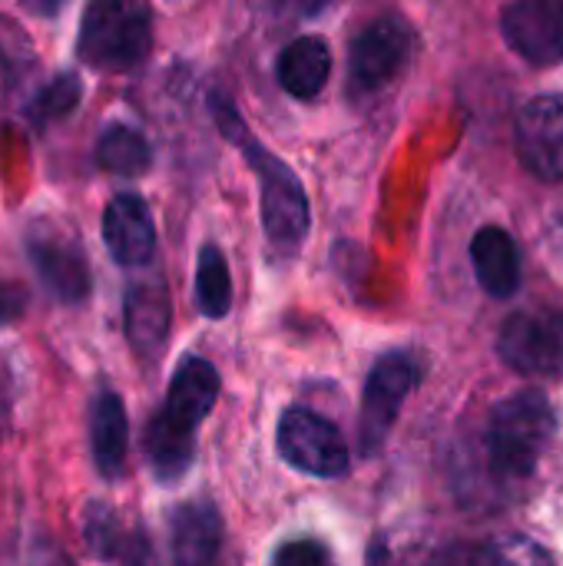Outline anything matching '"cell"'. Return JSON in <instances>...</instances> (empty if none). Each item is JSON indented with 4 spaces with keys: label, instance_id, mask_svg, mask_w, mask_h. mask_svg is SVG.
<instances>
[{
    "label": "cell",
    "instance_id": "cell-1",
    "mask_svg": "<svg viewBox=\"0 0 563 566\" xmlns=\"http://www.w3.org/2000/svg\"><path fill=\"white\" fill-rule=\"evenodd\" d=\"M209 106H212V116H216V126L222 129V136L242 153V159L249 163V169L259 179L262 232H265L269 255L275 262L295 259L312 229V212H309V196L302 189V179L295 176V169L285 159H279L272 149H265L249 133L246 119L236 113V106L226 93H212Z\"/></svg>",
    "mask_w": 563,
    "mask_h": 566
},
{
    "label": "cell",
    "instance_id": "cell-2",
    "mask_svg": "<svg viewBox=\"0 0 563 566\" xmlns=\"http://www.w3.org/2000/svg\"><path fill=\"white\" fill-rule=\"evenodd\" d=\"M222 378L212 361L199 355H186L166 388V405L156 411V418L146 428L143 448L146 461L163 484H176L192 458H196V434L199 424L212 415L219 401Z\"/></svg>",
    "mask_w": 563,
    "mask_h": 566
},
{
    "label": "cell",
    "instance_id": "cell-3",
    "mask_svg": "<svg viewBox=\"0 0 563 566\" xmlns=\"http://www.w3.org/2000/svg\"><path fill=\"white\" fill-rule=\"evenodd\" d=\"M557 434V411L541 391H518L494 405L484 424V458L498 481H528Z\"/></svg>",
    "mask_w": 563,
    "mask_h": 566
},
{
    "label": "cell",
    "instance_id": "cell-4",
    "mask_svg": "<svg viewBox=\"0 0 563 566\" xmlns=\"http://www.w3.org/2000/svg\"><path fill=\"white\" fill-rule=\"evenodd\" d=\"M153 46V10L136 0H93L83 10L76 56L103 73H123Z\"/></svg>",
    "mask_w": 563,
    "mask_h": 566
},
{
    "label": "cell",
    "instance_id": "cell-5",
    "mask_svg": "<svg viewBox=\"0 0 563 566\" xmlns=\"http://www.w3.org/2000/svg\"><path fill=\"white\" fill-rule=\"evenodd\" d=\"M415 53V30L402 13H382L348 43V93L375 96L392 86Z\"/></svg>",
    "mask_w": 563,
    "mask_h": 566
},
{
    "label": "cell",
    "instance_id": "cell-6",
    "mask_svg": "<svg viewBox=\"0 0 563 566\" xmlns=\"http://www.w3.org/2000/svg\"><path fill=\"white\" fill-rule=\"evenodd\" d=\"M23 249L37 279L60 305H80L90 298V289H93L90 259H86L83 242L66 222L33 219L27 226Z\"/></svg>",
    "mask_w": 563,
    "mask_h": 566
},
{
    "label": "cell",
    "instance_id": "cell-7",
    "mask_svg": "<svg viewBox=\"0 0 563 566\" xmlns=\"http://www.w3.org/2000/svg\"><path fill=\"white\" fill-rule=\"evenodd\" d=\"M418 381H421V365L408 352H388L372 365L362 395V415H358L362 454H378L385 448L402 415V405L418 388Z\"/></svg>",
    "mask_w": 563,
    "mask_h": 566
},
{
    "label": "cell",
    "instance_id": "cell-8",
    "mask_svg": "<svg viewBox=\"0 0 563 566\" xmlns=\"http://www.w3.org/2000/svg\"><path fill=\"white\" fill-rule=\"evenodd\" d=\"M275 441H279L282 461L309 478L335 481V478H345L352 468L348 441L329 418H322L312 408H302V405L289 408L279 421Z\"/></svg>",
    "mask_w": 563,
    "mask_h": 566
},
{
    "label": "cell",
    "instance_id": "cell-9",
    "mask_svg": "<svg viewBox=\"0 0 563 566\" xmlns=\"http://www.w3.org/2000/svg\"><path fill=\"white\" fill-rule=\"evenodd\" d=\"M498 355L528 378H563V312H514L501 325Z\"/></svg>",
    "mask_w": 563,
    "mask_h": 566
},
{
    "label": "cell",
    "instance_id": "cell-10",
    "mask_svg": "<svg viewBox=\"0 0 563 566\" xmlns=\"http://www.w3.org/2000/svg\"><path fill=\"white\" fill-rule=\"evenodd\" d=\"M521 163L544 182L563 179V93H541L524 103L514 126Z\"/></svg>",
    "mask_w": 563,
    "mask_h": 566
},
{
    "label": "cell",
    "instance_id": "cell-11",
    "mask_svg": "<svg viewBox=\"0 0 563 566\" xmlns=\"http://www.w3.org/2000/svg\"><path fill=\"white\" fill-rule=\"evenodd\" d=\"M169 325H173V295H169L166 275L146 272L136 282H129L126 298H123V328H126L129 348L146 365H153L166 352Z\"/></svg>",
    "mask_w": 563,
    "mask_h": 566
},
{
    "label": "cell",
    "instance_id": "cell-12",
    "mask_svg": "<svg viewBox=\"0 0 563 566\" xmlns=\"http://www.w3.org/2000/svg\"><path fill=\"white\" fill-rule=\"evenodd\" d=\"M508 46L534 66L563 63V0H518L501 10Z\"/></svg>",
    "mask_w": 563,
    "mask_h": 566
},
{
    "label": "cell",
    "instance_id": "cell-13",
    "mask_svg": "<svg viewBox=\"0 0 563 566\" xmlns=\"http://www.w3.org/2000/svg\"><path fill=\"white\" fill-rule=\"evenodd\" d=\"M103 242L123 269H149L156 259V222L139 192H116L103 209Z\"/></svg>",
    "mask_w": 563,
    "mask_h": 566
},
{
    "label": "cell",
    "instance_id": "cell-14",
    "mask_svg": "<svg viewBox=\"0 0 563 566\" xmlns=\"http://www.w3.org/2000/svg\"><path fill=\"white\" fill-rule=\"evenodd\" d=\"M226 547V521L212 501H186L169 514L173 566H219Z\"/></svg>",
    "mask_w": 563,
    "mask_h": 566
},
{
    "label": "cell",
    "instance_id": "cell-15",
    "mask_svg": "<svg viewBox=\"0 0 563 566\" xmlns=\"http://www.w3.org/2000/svg\"><path fill=\"white\" fill-rule=\"evenodd\" d=\"M418 566H554V557L538 541L508 534L491 541H455Z\"/></svg>",
    "mask_w": 563,
    "mask_h": 566
},
{
    "label": "cell",
    "instance_id": "cell-16",
    "mask_svg": "<svg viewBox=\"0 0 563 566\" xmlns=\"http://www.w3.org/2000/svg\"><path fill=\"white\" fill-rule=\"evenodd\" d=\"M332 76V46L319 33L295 36L282 46L275 60V80L279 86L295 99H315Z\"/></svg>",
    "mask_w": 563,
    "mask_h": 566
},
{
    "label": "cell",
    "instance_id": "cell-17",
    "mask_svg": "<svg viewBox=\"0 0 563 566\" xmlns=\"http://www.w3.org/2000/svg\"><path fill=\"white\" fill-rule=\"evenodd\" d=\"M90 448L96 471L106 481H119L129 454V418L116 391H100L90 405Z\"/></svg>",
    "mask_w": 563,
    "mask_h": 566
},
{
    "label": "cell",
    "instance_id": "cell-18",
    "mask_svg": "<svg viewBox=\"0 0 563 566\" xmlns=\"http://www.w3.org/2000/svg\"><path fill=\"white\" fill-rule=\"evenodd\" d=\"M471 262L481 289L491 298H511L521 289V252L508 229L484 226L471 239Z\"/></svg>",
    "mask_w": 563,
    "mask_h": 566
},
{
    "label": "cell",
    "instance_id": "cell-19",
    "mask_svg": "<svg viewBox=\"0 0 563 566\" xmlns=\"http://www.w3.org/2000/svg\"><path fill=\"white\" fill-rule=\"evenodd\" d=\"M96 166L126 179L143 176L153 166V146L136 126L110 123L96 139Z\"/></svg>",
    "mask_w": 563,
    "mask_h": 566
},
{
    "label": "cell",
    "instance_id": "cell-20",
    "mask_svg": "<svg viewBox=\"0 0 563 566\" xmlns=\"http://www.w3.org/2000/svg\"><path fill=\"white\" fill-rule=\"evenodd\" d=\"M196 305L206 318H226L232 308V272L226 252L216 242H206L196 259Z\"/></svg>",
    "mask_w": 563,
    "mask_h": 566
},
{
    "label": "cell",
    "instance_id": "cell-21",
    "mask_svg": "<svg viewBox=\"0 0 563 566\" xmlns=\"http://www.w3.org/2000/svg\"><path fill=\"white\" fill-rule=\"evenodd\" d=\"M83 537L100 560H123V564H129L136 547L146 541L143 534H136V537L126 534V527L116 521V514L106 511L103 504H90V511L83 517Z\"/></svg>",
    "mask_w": 563,
    "mask_h": 566
},
{
    "label": "cell",
    "instance_id": "cell-22",
    "mask_svg": "<svg viewBox=\"0 0 563 566\" xmlns=\"http://www.w3.org/2000/svg\"><path fill=\"white\" fill-rule=\"evenodd\" d=\"M80 99H83V83H80L76 73L66 70V73H60V76H53L50 83H43V86L30 96V103H27V119H30L33 126H50V123L70 116V113L80 106Z\"/></svg>",
    "mask_w": 563,
    "mask_h": 566
},
{
    "label": "cell",
    "instance_id": "cell-23",
    "mask_svg": "<svg viewBox=\"0 0 563 566\" xmlns=\"http://www.w3.org/2000/svg\"><path fill=\"white\" fill-rule=\"evenodd\" d=\"M272 566H338L332 560L329 547L312 541V537H302V541H289L275 551Z\"/></svg>",
    "mask_w": 563,
    "mask_h": 566
},
{
    "label": "cell",
    "instance_id": "cell-24",
    "mask_svg": "<svg viewBox=\"0 0 563 566\" xmlns=\"http://www.w3.org/2000/svg\"><path fill=\"white\" fill-rule=\"evenodd\" d=\"M30 305L27 285L20 282H0V325H17Z\"/></svg>",
    "mask_w": 563,
    "mask_h": 566
},
{
    "label": "cell",
    "instance_id": "cell-25",
    "mask_svg": "<svg viewBox=\"0 0 563 566\" xmlns=\"http://www.w3.org/2000/svg\"><path fill=\"white\" fill-rule=\"evenodd\" d=\"M30 566H76L60 547H37Z\"/></svg>",
    "mask_w": 563,
    "mask_h": 566
}]
</instances>
